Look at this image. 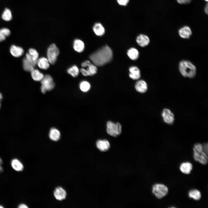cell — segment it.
I'll return each instance as SVG.
<instances>
[{
  "label": "cell",
  "instance_id": "obj_25",
  "mask_svg": "<svg viewBox=\"0 0 208 208\" xmlns=\"http://www.w3.org/2000/svg\"><path fill=\"white\" fill-rule=\"evenodd\" d=\"M188 195L190 198L196 200H198L201 198V194L200 192L196 189L190 190L188 193Z\"/></svg>",
  "mask_w": 208,
  "mask_h": 208
},
{
  "label": "cell",
  "instance_id": "obj_3",
  "mask_svg": "<svg viewBox=\"0 0 208 208\" xmlns=\"http://www.w3.org/2000/svg\"><path fill=\"white\" fill-rule=\"evenodd\" d=\"M193 151L194 157L196 161L204 165L207 163V155L203 152V145L201 144H195L194 146Z\"/></svg>",
  "mask_w": 208,
  "mask_h": 208
},
{
  "label": "cell",
  "instance_id": "obj_43",
  "mask_svg": "<svg viewBox=\"0 0 208 208\" xmlns=\"http://www.w3.org/2000/svg\"><path fill=\"white\" fill-rule=\"evenodd\" d=\"M3 208V206H2V205H0V208Z\"/></svg>",
  "mask_w": 208,
  "mask_h": 208
},
{
  "label": "cell",
  "instance_id": "obj_39",
  "mask_svg": "<svg viewBox=\"0 0 208 208\" xmlns=\"http://www.w3.org/2000/svg\"><path fill=\"white\" fill-rule=\"evenodd\" d=\"M18 207L19 208H28V207L25 204H21L18 206Z\"/></svg>",
  "mask_w": 208,
  "mask_h": 208
},
{
  "label": "cell",
  "instance_id": "obj_4",
  "mask_svg": "<svg viewBox=\"0 0 208 208\" xmlns=\"http://www.w3.org/2000/svg\"><path fill=\"white\" fill-rule=\"evenodd\" d=\"M41 84V90L43 94L52 90L55 86V83L52 77L49 75H46L40 81Z\"/></svg>",
  "mask_w": 208,
  "mask_h": 208
},
{
  "label": "cell",
  "instance_id": "obj_27",
  "mask_svg": "<svg viewBox=\"0 0 208 208\" xmlns=\"http://www.w3.org/2000/svg\"><path fill=\"white\" fill-rule=\"evenodd\" d=\"M67 72L73 77H76L78 75L79 70L78 67L76 65H74L68 68Z\"/></svg>",
  "mask_w": 208,
  "mask_h": 208
},
{
  "label": "cell",
  "instance_id": "obj_41",
  "mask_svg": "<svg viewBox=\"0 0 208 208\" xmlns=\"http://www.w3.org/2000/svg\"><path fill=\"white\" fill-rule=\"evenodd\" d=\"M3 169L2 167L0 165V172H1L3 171Z\"/></svg>",
  "mask_w": 208,
  "mask_h": 208
},
{
  "label": "cell",
  "instance_id": "obj_32",
  "mask_svg": "<svg viewBox=\"0 0 208 208\" xmlns=\"http://www.w3.org/2000/svg\"><path fill=\"white\" fill-rule=\"evenodd\" d=\"M25 57L31 62L35 67L37 64V60H35L30 55L29 53H27L26 54Z\"/></svg>",
  "mask_w": 208,
  "mask_h": 208
},
{
  "label": "cell",
  "instance_id": "obj_5",
  "mask_svg": "<svg viewBox=\"0 0 208 208\" xmlns=\"http://www.w3.org/2000/svg\"><path fill=\"white\" fill-rule=\"evenodd\" d=\"M107 133L112 136L116 137L121 132L122 126L119 122L115 123L111 121H108L107 123Z\"/></svg>",
  "mask_w": 208,
  "mask_h": 208
},
{
  "label": "cell",
  "instance_id": "obj_44",
  "mask_svg": "<svg viewBox=\"0 0 208 208\" xmlns=\"http://www.w3.org/2000/svg\"><path fill=\"white\" fill-rule=\"evenodd\" d=\"M204 0L207 2L208 1V0Z\"/></svg>",
  "mask_w": 208,
  "mask_h": 208
},
{
  "label": "cell",
  "instance_id": "obj_16",
  "mask_svg": "<svg viewBox=\"0 0 208 208\" xmlns=\"http://www.w3.org/2000/svg\"><path fill=\"white\" fill-rule=\"evenodd\" d=\"M92 29L94 33L98 36H102L105 34V29L101 23H95Z\"/></svg>",
  "mask_w": 208,
  "mask_h": 208
},
{
  "label": "cell",
  "instance_id": "obj_13",
  "mask_svg": "<svg viewBox=\"0 0 208 208\" xmlns=\"http://www.w3.org/2000/svg\"><path fill=\"white\" fill-rule=\"evenodd\" d=\"M135 88L138 92L144 93L148 90L147 84L144 81L140 80L136 82L135 85Z\"/></svg>",
  "mask_w": 208,
  "mask_h": 208
},
{
  "label": "cell",
  "instance_id": "obj_7",
  "mask_svg": "<svg viewBox=\"0 0 208 208\" xmlns=\"http://www.w3.org/2000/svg\"><path fill=\"white\" fill-rule=\"evenodd\" d=\"M168 189L165 185L161 184H156L153 186L152 192L157 198L161 199L168 194Z\"/></svg>",
  "mask_w": 208,
  "mask_h": 208
},
{
  "label": "cell",
  "instance_id": "obj_8",
  "mask_svg": "<svg viewBox=\"0 0 208 208\" xmlns=\"http://www.w3.org/2000/svg\"><path fill=\"white\" fill-rule=\"evenodd\" d=\"M161 116L164 121L166 123L170 125L173 123L174 120V116L173 113L169 109H164Z\"/></svg>",
  "mask_w": 208,
  "mask_h": 208
},
{
  "label": "cell",
  "instance_id": "obj_40",
  "mask_svg": "<svg viewBox=\"0 0 208 208\" xmlns=\"http://www.w3.org/2000/svg\"><path fill=\"white\" fill-rule=\"evenodd\" d=\"M3 98V96L2 94L0 93V108L1 106V102Z\"/></svg>",
  "mask_w": 208,
  "mask_h": 208
},
{
  "label": "cell",
  "instance_id": "obj_17",
  "mask_svg": "<svg viewBox=\"0 0 208 208\" xmlns=\"http://www.w3.org/2000/svg\"><path fill=\"white\" fill-rule=\"evenodd\" d=\"M37 65L39 68L44 70H47L49 67V63L47 59L44 57L38 59Z\"/></svg>",
  "mask_w": 208,
  "mask_h": 208
},
{
  "label": "cell",
  "instance_id": "obj_10",
  "mask_svg": "<svg viewBox=\"0 0 208 208\" xmlns=\"http://www.w3.org/2000/svg\"><path fill=\"white\" fill-rule=\"evenodd\" d=\"M136 41L138 45L142 47L147 46L150 42L148 37L144 34H140L136 38Z\"/></svg>",
  "mask_w": 208,
  "mask_h": 208
},
{
  "label": "cell",
  "instance_id": "obj_11",
  "mask_svg": "<svg viewBox=\"0 0 208 208\" xmlns=\"http://www.w3.org/2000/svg\"><path fill=\"white\" fill-rule=\"evenodd\" d=\"M53 194L55 198L59 200H62L65 199L67 194L66 191L61 187L56 188Z\"/></svg>",
  "mask_w": 208,
  "mask_h": 208
},
{
  "label": "cell",
  "instance_id": "obj_28",
  "mask_svg": "<svg viewBox=\"0 0 208 208\" xmlns=\"http://www.w3.org/2000/svg\"><path fill=\"white\" fill-rule=\"evenodd\" d=\"M12 17L10 10L7 8L5 9L2 15V18L5 21H9L12 19Z\"/></svg>",
  "mask_w": 208,
  "mask_h": 208
},
{
  "label": "cell",
  "instance_id": "obj_34",
  "mask_svg": "<svg viewBox=\"0 0 208 208\" xmlns=\"http://www.w3.org/2000/svg\"><path fill=\"white\" fill-rule=\"evenodd\" d=\"M192 0H177L178 3L181 4H187L190 3Z\"/></svg>",
  "mask_w": 208,
  "mask_h": 208
},
{
  "label": "cell",
  "instance_id": "obj_9",
  "mask_svg": "<svg viewBox=\"0 0 208 208\" xmlns=\"http://www.w3.org/2000/svg\"><path fill=\"white\" fill-rule=\"evenodd\" d=\"M178 34L182 38L188 39L192 35V32L189 26H185L179 30Z\"/></svg>",
  "mask_w": 208,
  "mask_h": 208
},
{
  "label": "cell",
  "instance_id": "obj_1",
  "mask_svg": "<svg viewBox=\"0 0 208 208\" xmlns=\"http://www.w3.org/2000/svg\"><path fill=\"white\" fill-rule=\"evenodd\" d=\"M112 57L113 52L111 49L106 45L91 54L89 57L96 66H102L109 62Z\"/></svg>",
  "mask_w": 208,
  "mask_h": 208
},
{
  "label": "cell",
  "instance_id": "obj_24",
  "mask_svg": "<svg viewBox=\"0 0 208 208\" xmlns=\"http://www.w3.org/2000/svg\"><path fill=\"white\" fill-rule=\"evenodd\" d=\"M23 67L24 70L27 72H31L35 66L25 57L23 60Z\"/></svg>",
  "mask_w": 208,
  "mask_h": 208
},
{
  "label": "cell",
  "instance_id": "obj_30",
  "mask_svg": "<svg viewBox=\"0 0 208 208\" xmlns=\"http://www.w3.org/2000/svg\"><path fill=\"white\" fill-rule=\"evenodd\" d=\"M88 67L87 70L88 76H92L96 73L97 69L96 65L91 64Z\"/></svg>",
  "mask_w": 208,
  "mask_h": 208
},
{
  "label": "cell",
  "instance_id": "obj_36",
  "mask_svg": "<svg viewBox=\"0 0 208 208\" xmlns=\"http://www.w3.org/2000/svg\"><path fill=\"white\" fill-rule=\"evenodd\" d=\"M80 71L83 76H88V74L87 69L82 68L80 69Z\"/></svg>",
  "mask_w": 208,
  "mask_h": 208
},
{
  "label": "cell",
  "instance_id": "obj_26",
  "mask_svg": "<svg viewBox=\"0 0 208 208\" xmlns=\"http://www.w3.org/2000/svg\"><path fill=\"white\" fill-rule=\"evenodd\" d=\"M10 34V30L7 28L0 29V42L4 40Z\"/></svg>",
  "mask_w": 208,
  "mask_h": 208
},
{
  "label": "cell",
  "instance_id": "obj_38",
  "mask_svg": "<svg viewBox=\"0 0 208 208\" xmlns=\"http://www.w3.org/2000/svg\"><path fill=\"white\" fill-rule=\"evenodd\" d=\"M204 11L205 13L207 14L208 13V4L207 2L204 8Z\"/></svg>",
  "mask_w": 208,
  "mask_h": 208
},
{
  "label": "cell",
  "instance_id": "obj_2",
  "mask_svg": "<svg viewBox=\"0 0 208 208\" xmlns=\"http://www.w3.org/2000/svg\"><path fill=\"white\" fill-rule=\"evenodd\" d=\"M179 68L181 74L184 77L192 78L196 75V67L188 60L181 61L179 63Z\"/></svg>",
  "mask_w": 208,
  "mask_h": 208
},
{
  "label": "cell",
  "instance_id": "obj_37",
  "mask_svg": "<svg viewBox=\"0 0 208 208\" xmlns=\"http://www.w3.org/2000/svg\"><path fill=\"white\" fill-rule=\"evenodd\" d=\"M203 152L207 155H208V144L206 143L203 145Z\"/></svg>",
  "mask_w": 208,
  "mask_h": 208
},
{
  "label": "cell",
  "instance_id": "obj_42",
  "mask_svg": "<svg viewBox=\"0 0 208 208\" xmlns=\"http://www.w3.org/2000/svg\"><path fill=\"white\" fill-rule=\"evenodd\" d=\"M2 163V161L1 159L0 158V165H1Z\"/></svg>",
  "mask_w": 208,
  "mask_h": 208
},
{
  "label": "cell",
  "instance_id": "obj_12",
  "mask_svg": "<svg viewBox=\"0 0 208 208\" xmlns=\"http://www.w3.org/2000/svg\"><path fill=\"white\" fill-rule=\"evenodd\" d=\"M97 148L101 151H105L109 148L110 145L109 142L106 140H99L96 143Z\"/></svg>",
  "mask_w": 208,
  "mask_h": 208
},
{
  "label": "cell",
  "instance_id": "obj_19",
  "mask_svg": "<svg viewBox=\"0 0 208 208\" xmlns=\"http://www.w3.org/2000/svg\"><path fill=\"white\" fill-rule=\"evenodd\" d=\"M84 47V43L81 40L76 39L74 40L73 48L76 51L79 53L83 51Z\"/></svg>",
  "mask_w": 208,
  "mask_h": 208
},
{
  "label": "cell",
  "instance_id": "obj_31",
  "mask_svg": "<svg viewBox=\"0 0 208 208\" xmlns=\"http://www.w3.org/2000/svg\"><path fill=\"white\" fill-rule=\"evenodd\" d=\"M28 53L35 60H37L38 59L39 54L37 51L33 48L29 49Z\"/></svg>",
  "mask_w": 208,
  "mask_h": 208
},
{
  "label": "cell",
  "instance_id": "obj_14",
  "mask_svg": "<svg viewBox=\"0 0 208 208\" xmlns=\"http://www.w3.org/2000/svg\"><path fill=\"white\" fill-rule=\"evenodd\" d=\"M130 73L129 77L133 80H137L141 77L140 71L139 68L136 66L131 67L129 69Z\"/></svg>",
  "mask_w": 208,
  "mask_h": 208
},
{
  "label": "cell",
  "instance_id": "obj_15",
  "mask_svg": "<svg viewBox=\"0 0 208 208\" xmlns=\"http://www.w3.org/2000/svg\"><path fill=\"white\" fill-rule=\"evenodd\" d=\"M11 54L15 57H18L22 56L24 53L23 49L20 47L15 45H12L10 49Z\"/></svg>",
  "mask_w": 208,
  "mask_h": 208
},
{
  "label": "cell",
  "instance_id": "obj_18",
  "mask_svg": "<svg viewBox=\"0 0 208 208\" xmlns=\"http://www.w3.org/2000/svg\"><path fill=\"white\" fill-rule=\"evenodd\" d=\"M180 169L183 173L188 174L190 173L192 170V165L189 162H183L181 164Z\"/></svg>",
  "mask_w": 208,
  "mask_h": 208
},
{
  "label": "cell",
  "instance_id": "obj_6",
  "mask_svg": "<svg viewBox=\"0 0 208 208\" xmlns=\"http://www.w3.org/2000/svg\"><path fill=\"white\" fill-rule=\"evenodd\" d=\"M59 53V50L55 44H53L50 45L47 51V58L50 64H55Z\"/></svg>",
  "mask_w": 208,
  "mask_h": 208
},
{
  "label": "cell",
  "instance_id": "obj_33",
  "mask_svg": "<svg viewBox=\"0 0 208 208\" xmlns=\"http://www.w3.org/2000/svg\"><path fill=\"white\" fill-rule=\"evenodd\" d=\"M119 5L121 6H126L129 2V0H116Z\"/></svg>",
  "mask_w": 208,
  "mask_h": 208
},
{
  "label": "cell",
  "instance_id": "obj_20",
  "mask_svg": "<svg viewBox=\"0 0 208 208\" xmlns=\"http://www.w3.org/2000/svg\"><path fill=\"white\" fill-rule=\"evenodd\" d=\"M60 137V131L55 128H51L49 133V137L50 139L54 141H57L59 140Z\"/></svg>",
  "mask_w": 208,
  "mask_h": 208
},
{
  "label": "cell",
  "instance_id": "obj_23",
  "mask_svg": "<svg viewBox=\"0 0 208 208\" xmlns=\"http://www.w3.org/2000/svg\"><path fill=\"white\" fill-rule=\"evenodd\" d=\"M31 73L32 78L36 81H41L44 76L43 74L37 69H34Z\"/></svg>",
  "mask_w": 208,
  "mask_h": 208
},
{
  "label": "cell",
  "instance_id": "obj_22",
  "mask_svg": "<svg viewBox=\"0 0 208 208\" xmlns=\"http://www.w3.org/2000/svg\"><path fill=\"white\" fill-rule=\"evenodd\" d=\"M12 168L16 171H21L23 169V166L21 162L17 159H12L11 163Z\"/></svg>",
  "mask_w": 208,
  "mask_h": 208
},
{
  "label": "cell",
  "instance_id": "obj_29",
  "mask_svg": "<svg viewBox=\"0 0 208 208\" xmlns=\"http://www.w3.org/2000/svg\"><path fill=\"white\" fill-rule=\"evenodd\" d=\"M79 87L81 91L84 92H86L90 90L91 86L88 82L83 81L80 83Z\"/></svg>",
  "mask_w": 208,
  "mask_h": 208
},
{
  "label": "cell",
  "instance_id": "obj_21",
  "mask_svg": "<svg viewBox=\"0 0 208 208\" xmlns=\"http://www.w3.org/2000/svg\"><path fill=\"white\" fill-rule=\"evenodd\" d=\"M127 53L129 57L132 60H136L139 57V52L137 49L134 48L129 49L128 50Z\"/></svg>",
  "mask_w": 208,
  "mask_h": 208
},
{
  "label": "cell",
  "instance_id": "obj_35",
  "mask_svg": "<svg viewBox=\"0 0 208 208\" xmlns=\"http://www.w3.org/2000/svg\"><path fill=\"white\" fill-rule=\"evenodd\" d=\"M91 64L89 60H86L81 64V66L83 67H88Z\"/></svg>",
  "mask_w": 208,
  "mask_h": 208
}]
</instances>
